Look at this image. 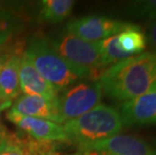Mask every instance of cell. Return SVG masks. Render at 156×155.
Instances as JSON below:
<instances>
[{
	"instance_id": "cell-1",
	"label": "cell",
	"mask_w": 156,
	"mask_h": 155,
	"mask_svg": "<svg viewBox=\"0 0 156 155\" xmlns=\"http://www.w3.org/2000/svg\"><path fill=\"white\" fill-rule=\"evenodd\" d=\"M98 82L112 99L130 101L156 92V55L142 52L105 69Z\"/></svg>"
},
{
	"instance_id": "cell-2",
	"label": "cell",
	"mask_w": 156,
	"mask_h": 155,
	"mask_svg": "<svg viewBox=\"0 0 156 155\" xmlns=\"http://www.w3.org/2000/svg\"><path fill=\"white\" fill-rule=\"evenodd\" d=\"M122 128L120 112L105 104H99L64 125L68 142L76 144L80 151L119 134Z\"/></svg>"
},
{
	"instance_id": "cell-3",
	"label": "cell",
	"mask_w": 156,
	"mask_h": 155,
	"mask_svg": "<svg viewBox=\"0 0 156 155\" xmlns=\"http://www.w3.org/2000/svg\"><path fill=\"white\" fill-rule=\"evenodd\" d=\"M23 55L41 77H44L58 92L68 88L79 79L83 78L76 69L56 54L44 38H32Z\"/></svg>"
},
{
	"instance_id": "cell-4",
	"label": "cell",
	"mask_w": 156,
	"mask_h": 155,
	"mask_svg": "<svg viewBox=\"0 0 156 155\" xmlns=\"http://www.w3.org/2000/svg\"><path fill=\"white\" fill-rule=\"evenodd\" d=\"M51 47L69 65L76 69L83 78H99L103 69L101 55L96 42H89L66 31L51 41Z\"/></svg>"
},
{
	"instance_id": "cell-5",
	"label": "cell",
	"mask_w": 156,
	"mask_h": 155,
	"mask_svg": "<svg viewBox=\"0 0 156 155\" xmlns=\"http://www.w3.org/2000/svg\"><path fill=\"white\" fill-rule=\"evenodd\" d=\"M103 91L100 83H80L58 96V108L64 122L74 120L91 111L101 103Z\"/></svg>"
},
{
	"instance_id": "cell-6",
	"label": "cell",
	"mask_w": 156,
	"mask_h": 155,
	"mask_svg": "<svg viewBox=\"0 0 156 155\" xmlns=\"http://www.w3.org/2000/svg\"><path fill=\"white\" fill-rule=\"evenodd\" d=\"M131 24L117 19L91 15L69 21L67 25V32L86 41L98 42L104 38L120 33Z\"/></svg>"
},
{
	"instance_id": "cell-7",
	"label": "cell",
	"mask_w": 156,
	"mask_h": 155,
	"mask_svg": "<svg viewBox=\"0 0 156 155\" xmlns=\"http://www.w3.org/2000/svg\"><path fill=\"white\" fill-rule=\"evenodd\" d=\"M7 119L15 124L29 137L39 142H68L64 126L55 122L24 116L15 111L9 110Z\"/></svg>"
},
{
	"instance_id": "cell-8",
	"label": "cell",
	"mask_w": 156,
	"mask_h": 155,
	"mask_svg": "<svg viewBox=\"0 0 156 155\" xmlns=\"http://www.w3.org/2000/svg\"><path fill=\"white\" fill-rule=\"evenodd\" d=\"M81 151L101 155H156V148L140 137L117 134Z\"/></svg>"
},
{
	"instance_id": "cell-9",
	"label": "cell",
	"mask_w": 156,
	"mask_h": 155,
	"mask_svg": "<svg viewBox=\"0 0 156 155\" xmlns=\"http://www.w3.org/2000/svg\"><path fill=\"white\" fill-rule=\"evenodd\" d=\"M23 52L15 48L11 52L0 51V104L9 107L20 93L19 65Z\"/></svg>"
},
{
	"instance_id": "cell-10",
	"label": "cell",
	"mask_w": 156,
	"mask_h": 155,
	"mask_svg": "<svg viewBox=\"0 0 156 155\" xmlns=\"http://www.w3.org/2000/svg\"><path fill=\"white\" fill-rule=\"evenodd\" d=\"M120 116L126 127L156 124V92L124 102Z\"/></svg>"
},
{
	"instance_id": "cell-11",
	"label": "cell",
	"mask_w": 156,
	"mask_h": 155,
	"mask_svg": "<svg viewBox=\"0 0 156 155\" xmlns=\"http://www.w3.org/2000/svg\"><path fill=\"white\" fill-rule=\"evenodd\" d=\"M56 99L23 95L13 103L10 110L24 116L48 120L62 125V121L59 116Z\"/></svg>"
},
{
	"instance_id": "cell-12",
	"label": "cell",
	"mask_w": 156,
	"mask_h": 155,
	"mask_svg": "<svg viewBox=\"0 0 156 155\" xmlns=\"http://www.w3.org/2000/svg\"><path fill=\"white\" fill-rule=\"evenodd\" d=\"M19 89L24 95L56 99L58 92L34 69L22 55L19 65Z\"/></svg>"
},
{
	"instance_id": "cell-13",
	"label": "cell",
	"mask_w": 156,
	"mask_h": 155,
	"mask_svg": "<svg viewBox=\"0 0 156 155\" xmlns=\"http://www.w3.org/2000/svg\"><path fill=\"white\" fill-rule=\"evenodd\" d=\"M118 44L130 57L142 54L147 47V37L138 25L131 24L117 34Z\"/></svg>"
},
{
	"instance_id": "cell-14",
	"label": "cell",
	"mask_w": 156,
	"mask_h": 155,
	"mask_svg": "<svg viewBox=\"0 0 156 155\" xmlns=\"http://www.w3.org/2000/svg\"><path fill=\"white\" fill-rule=\"evenodd\" d=\"M72 0H44L41 4L39 19L48 23H58L67 18L74 7Z\"/></svg>"
},
{
	"instance_id": "cell-15",
	"label": "cell",
	"mask_w": 156,
	"mask_h": 155,
	"mask_svg": "<svg viewBox=\"0 0 156 155\" xmlns=\"http://www.w3.org/2000/svg\"><path fill=\"white\" fill-rule=\"evenodd\" d=\"M96 44H97L99 51H100L102 65L104 68H107L109 65H115L125 58H130V55L125 54L119 47L117 34L104 38Z\"/></svg>"
},
{
	"instance_id": "cell-16",
	"label": "cell",
	"mask_w": 156,
	"mask_h": 155,
	"mask_svg": "<svg viewBox=\"0 0 156 155\" xmlns=\"http://www.w3.org/2000/svg\"><path fill=\"white\" fill-rule=\"evenodd\" d=\"M19 27V19L13 11L0 5V45L3 44Z\"/></svg>"
},
{
	"instance_id": "cell-17",
	"label": "cell",
	"mask_w": 156,
	"mask_h": 155,
	"mask_svg": "<svg viewBox=\"0 0 156 155\" xmlns=\"http://www.w3.org/2000/svg\"><path fill=\"white\" fill-rule=\"evenodd\" d=\"M131 11L136 15L147 18L151 21L156 20V0L136 1L130 4Z\"/></svg>"
},
{
	"instance_id": "cell-18",
	"label": "cell",
	"mask_w": 156,
	"mask_h": 155,
	"mask_svg": "<svg viewBox=\"0 0 156 155\" xmlns=\"http://www.w3.org/2000/svg\"><path fill=\"white\" fill-rule=\"evenodd\" d=\"M147 42L152 49V54L156 55V20L151 21L148 26V36Z\"/></svg>"
},
{
	"instance_id": "cell-19",
	"label": "cell",
	"mask_w": 156,
	"mask_h": 155,
	"mask_svg": "<svg viewBox=\"0 0 156 155\" xmlns=\"http://www.w3.org/2000/svg\"><path fill=\"white\" fill-rule=\"evenodd\" d=\"M69 155H98V154L94 152H87V151H79L77 153L69 154Z\"/></svg>"
},
{
	"instance_id": "cell-20",
	"label": "cell",
	"mask_w": 156,
	"mask_h": 155,
	"mask_svg": "<svg viewBox=\"0 0 156 155\" xmlns=\"http://www.w3.org/2000/svg\"><path fill=\"white\" fill-rule=\"evenodd\" d=\"M6 108H7L6 106H0V112H1L2 110H4V109H6Z\"/></svg>"
},
{
	"instance_id": "cell-21",
	"label": "cell",
	"mask_w": 156,
	"mask_h": 155,
	"mask_svg": "<svg viewBox=\"0 0 156 155\" xmlns=\"http://www.w3.org/2000/svg\"><path fill=\"white\" fill-rule=\"evenodd\" d=\"M0 106H4V105H1V104H0ZM6 107H7V106H6Z\"/></svg>"
},
{
	"instance_id": "cell-22",
	"label": "cell",
	"mask_w": 156,
	"mask_h": 155,
	"mask_svg": "<svg viewBox=\"0 0 156 155\" xmlns=\"http://www.w3.org/2000/svg\"><path fill=\"white\" fill-rule=\"evenodd\" d=\"M98 155H101V154H98Z\"/></svg>"
}]
</instances>
